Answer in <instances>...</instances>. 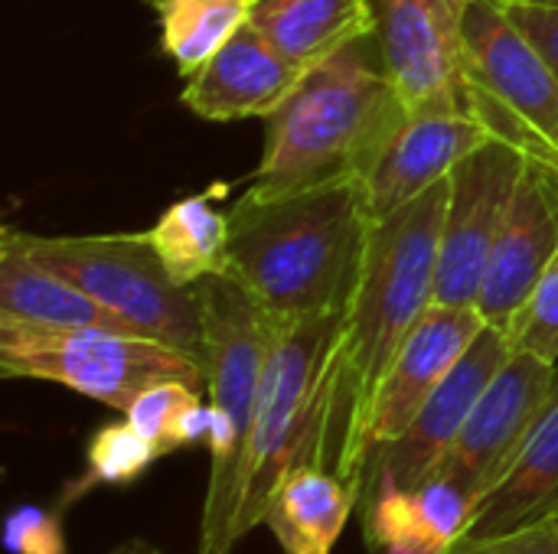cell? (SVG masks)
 I'll list each match as a JSON object with an SVG mask.
<instances>
[{"label":"cell","instance_id":"30bf717a","mask_svg":"<svg viewBox=\"0 0 558 554\" xmlns=\"http://www.w3.org/2000/svg\"><path fill=\"white\" fill-rule=\"evenodd\" d=\"M526 157L490 137L448 176V209L441 225L435 304L474 307L494 245L500 238Z\"/></svg>","mask_w":558,"mask_h":554},{"label":"cell","instance_id":"5b68a950","mask_svg":"<svg viewBox=\"0 0 558 554\" xmlns=\"http://www.w3.org/2000/svg\"><path fill=\"white\" fill-rule=\"evenodd\" d=\"M343 313L278 320L262 379L239 535L262 526L278 483L301 464L324 467L337 385Z\"/></svg>","mask_w":558,"mask_h":554},{"label":"cell","instance_id":"7402d4cb","mask_svg":"<svg viewBox=\"0 0 558 554\" xmlns=\"http://www.w3.org/2000/svg\"><path fill=\"white\" fill-rule=\"evenodd\" d=\"M213 193L177 199L144 235L173 274L177 284L196 287L213 274L229 271V212L216 206Z\"/></svg>","mask_w":558,"mask_h":554},{"label":"cell","instance_id":"6da1fadb","mask_svg":"<svg viewBox=\"0 0 558 554\" xmlns=\"http://www.w3.org/2000/svg\"><path fill=\"white\" fill-rule=\"evenodd\" d=\"M448 180L369 225L360 281L343 313L340 385L324 470L360 490L369 470V415L376 392L415 323L435 304Z\"/></svg>","mask_w":558,"mask_h":554},{"label":"cell","instance_id":"9a60e30c","mask_svg":"<svg viewBox=\"0 0 558 554\" xmlns=\"http://www.w3.org/2000/svg\"><path fill=\"white\" fill-rule=\"evenodd\" d=\"M484 317L477 307L432 304L428 313L415 323V330L399 346L369 415V464L373 457L396 441L422 411L428 395L445 382V376L458 366L468 346L484 330Z\"/></svg>","mask_w":558,"mask_h":554},{"label":"cell","instance_id":"2e32d148","mask_svg":"<svg viewBox=\"0 0 558 554\" xmlns=\"http://www.w3.org/2000/svg\"><path fill=\"white\" fill-rule=\"evenodd\" d=\"M304 69L288 62L252 23L186 78L183 104L206 121L271 118L298 88Z\"/></svg>","mask_w":558,"mask_h":554},{"label":"cell","instance_id":"8992f818","mask_svg":"<svg viewBox=\"0 0 558 554\" xmlns=\"http://www.w3.org/2000/svg\"><path fill=\"white\" fill-rule=\"evenodd\" d=\"M13 242L49 271L62 274L134 333L177 346L206 362L203 304L196 287L173 281L147 235H26Z\"/></svg>","mask_w":558,"mask_h":554},{"label":"cell","instance_id":"ffe728a7","mask_svg":"<svg viewBox=\"0 0 558 554\" xmlns=\"http://www.w3.org/2000/svg\"><path fill=\"white\" fill-rule=\"evenodd\" d=\"M356 506V487L317 464H301L271 493L262 526L284 554H333Z\"/></svg>","mask_w":558,"mask_h":554},{"label":"cell","instance_id":"44dd1931","mask_svg":"<svg viewBox=\"0 0 558 554\" xmlns=\"http://www.w3.org/2000/svg\"><path fill=\"white\" fill-rule=\"evenodd\" d=\"M546 516H558V402L530 438L517 467L477 506L461 542L494 539Z\"/></svg>","mask_w":558,"mask_h":554},{"label":"cell","instance_id":"9c48e42d","mask_svg":"<svg viewBox=\"0 0 558 554\" xmlns=\"http://www.w3.org/2000/svg\"><path fill=\"white\" fill-rule=\"evenodd\" d=\"M556 402L558 366L513 349L432 477L451 480L481 506L517 467Z\"/></svg>","mask_w":558,"mask_h":554},{"label":"cell","instance_id":"83f0119b","mask_svg":"<svg viewBox=\"0 0 558 554\" xmlns=\"http://www.w3.org/2000/svg\"><path fill=\"white\" fill-rule=\"evenodd\" d=\"M445 554H558V516H546L494 539L458 542Z\"/></svg>","mask_w":558,"mask_h":554},{"label":"cell","instance_id":"cb8c5ba5","mask_svg":"<svg viewBox=\"0 0 558 554\" xmlns=\"http://www.w3.org/2000/svg\"><path fill=\"white\" fill-rule=\"evenodd\" d=\"M124 421H131L163 454L193 444H209L213 438V408L203 405V389L177 379L157 382L141 392L124 411Z\"/></svg>","mask_w":558,"mask_h":554},{"label":"cell","instance_id":"7a4b0ae2","mask_svg":"<svg viewBox=\"0 0 558 554\" xmlns=\"http://www.w3.org/2000/svg\"><path fill=\"white\" fill-rule=\"evenodd\" d=\"M363 183L245 196L229 212V278L278 320L347 313L369 238Z\"/></svg>","mask_w":558,"mask_h":554},{"label":"cell","instance_id":"4dcf8cb0","mask_svg":"<svg viewBox=\"0 0 558 554\" xmlns=\"http://www.w3.org/2000/svg\"><path fill=\"white\" fill-rule=\"evenodd\" d=\"M523 3H546V7H558V0H523Z\"/></svg>","mask_w":558,"mask_h":554},{"label":"cell","instance_id":"f1b7e54d","mask_svg":"<svg viewBox=\"0 0 558 554\" xmlns=\"http://www.w3.org/2000/svg\"><path fill=\"white\" fill-rule=\"evenodd\" d=\"M510 20L523 29V36L539 49V56L549 62L558 75V7L546 3H523V0H500Z\"/></svg>","mask_w":558,"mask_h":554},{"label":"cell","instance_id":"f546056e","mask_svg":"<svg viewBox=\"0 0 558 554\" xmlns=\"http://www.w3.org/2000/svg\"><path fill=\"white\" fill-rule=\"evenodd\" d=\"M108 554H163L157 545H150L147 539H128L121 545H114Z\"/></svg>","mask_w":558,"mask_h":554},{"label":"cell","instance_id":"52a82bcc","mask_svg":"<svg viewBox=\"0 0 558 554\" xmlns=\"http://www.w3.org/2000/svg\"><path fill=\"white\" fill-rule=\"evenodd\" d=\"M461 82L468 111L490 137L558 176V75L500 0H468Z\"/></svg>","mask_w":558,"mask_h":554},{"label":"cell","instance_id":"ba28073f","mask_svg":"<svg viewBox=\"0 0 558 554\" xmlns=\"http://www.w3.org/2000/svg\"><path fill=\"white\" fill-rule=\"evenodd\" d=\"M3 379H36L72 389L114 411L157 382H190L206 392V362L160 340L124 330H52L0 320Z\"/></svg>","mask_w":558,"mask_h":554},{"label":"cell","instance_id":"d4e9b609","mask_svg":"<svg viewBox=\"0 0 558 554\" xmlns=\"http://www.w3.org/2000/svg\"><path fill=\"white\" fill-rule=\"evenodd\" d=\"M167 457L150 438H144L131 421L105 424L88 441V464L78 480H72L59 500V509L72 506L95 487H131L154 460Z\"/></svg>","mask_w":558,"mask_h":554},{"label":"cell","instance_id":"d6986e66","mask_svg":"<svg viewBox=\"0 0 558 554\" xmlns=\"http://www.w3.org/2000/svg\"><path fill=\"white\" fill-rule=\"evenodd\" d=\"M0 320L52 327V330H124L111 310H105L82 287L26 255L10 229L0 235Z\"/></svg>","mask_w":558,"mask_h":554},{"label":"cell","instance_id":"e0dca14e","mask_svg":"<svg viewBox=\"0 0 558 554\" xmlns=\"http://www.w3.org/2000/svg\"><path fill=\"white\" fill-rule=\"evenodd\" d=\"M360 506L369 554H445L477 513V503L445 477H428L412 490H379Z\"/></svg>","mask_w":558,"mask_h":554},{"label":"cell","instance_id":"8fae6325","mask_svg":"<svg viewBox=\"0 0 558 554\" xmlns=\"http://www.w3.org/2000/svg\"><path fill=\"white\" fill-rule=\"evenodd\" d=\"M510 336L494 327H484L468 346V353L458 359V366L445 376V382L428 395L415 421L373 457L360 503L379 490H412L428 480L458 441L474 405L481 402L500 366L510 359Z\"/></svg>","mask_w":558,"mask_h":554},{"label":"cell","instance_id":"603a6c76","mask_svg":"<svg viewBox=\"0 0 558 554\" xmlns=\"http://www.w3.org/2000/svg\"><path fill=\"white\" fill-rule=\"evenodd\" d=\"M160 20L163 52L183 78L196 75L248 23L252 0H147Z\"/></svg>","mask_w":558,"mask_h":554},{"label":"cell","instance_id":"4fadbf2b","mask_svg":"<svg viewBox=\"0 0 558 554\" xmlns=\"http://www.w3.org/2000/svg\"><path fill=\"white\" fill-rule=\"evenodd\" d=\"M556 255L558 176L539 163H526L474 304L484 323L510 333L517 313L523 310Z\"/></svg>","mask_w":558,"mask_h":554},{"label":"cell","instance_id":"ac0fdd59","mask_svg":"<svg viewBox=\"0 0 558 554\" xmlns=\"http://www.w3.org/2000/svg\"><path fill=\"white\" fill-rule=\"evenodd\" d=\"M248 23L304 72L379 26L376 0H252Z\"/></svg>","mask_w":558,"mask_h":554},{"label":"cell","instance_id":"7c38bea8","mask_svg":"<svg viewBox=\"0 0 558 554\" xmlns=\"http://www.w3.org/2000/svg\"><path fill=\"white\" fill-rule=\"evenodd\" d=\"M468 0H376V36L409 114L468 111L461 29Z\"/></svg>","mask_w":558,"mask_h":554},{"label":"cell","instance_id":"4316f807","mask_svg":"<svg viewBox=\"0 0 558 554\" xmlns=\"http://www.w3.org/2000/svg\"><path fill=\"white\" fill-rule=\"evenodd\" d=\"M3 542L10 554H65L62 509L59 506H16L7 516Z\"/></svg>","mask_w":558,"mask_h":554},{"label":"cell","instance_id":"5bb4252c","mask_svg":"<svg viewBox=\"0 0 558 554\" xmlns=\"http://www.w3.org/2000/svg\"><path fill=\"white\" fill-rule=\"evenodd\" d=\"M490 140V131L471 111L405 114L379 160L363 180L369 222H383L405 209L432 186L445 183L454 167Z\"/></svg>","mask_w":558,"mask_h":554},{"label":"cell","instance_id":"3957f363","mask_svg":"<svg viewBox=\"0 0 558 554\" xmlns=\"http://www.w3.org/2000/svg\"><path fill=\"white\" fill-rule=\"evenodd\" d=\"M405 114L373 33L304 72L291 98L268 118L265 150L248 193L271 199L333 183H363Z\"/></svg>","mask_w":558,"mask_h":554},{"label":"cell","instance_id":"277c9868","mask_svg":"<svg viewBox=\"0 0 558 554\" xmlns=\"http://www.w3.org/2000/svg\"><path fill=\"white\" fill-rule=\"evenodd\" d=\"M206 333V395L213 408L209 480L199 516L196 554H229L239 542V513L245 500L248 447L271 353L275 317L265 313L248 291L213 274L196 284Z\"/></svg>","mask_w":558,"mask_h":554},{"label":"cell","instance_id":"484cf974","mask_svg":"<svg viewBox=\"0 0 558 554\" xmlns=\"http://www.w3.org/2000/svg\"><path fill=\"white\" fill-rule=\"evenodd\" d=\"M510 346L558 366V255L510 327Z\"/></svg>","mask_w":558,"mask_h":554}]
</instances>
